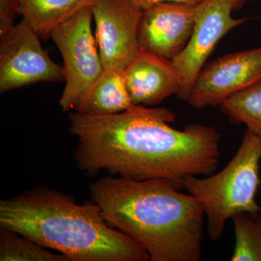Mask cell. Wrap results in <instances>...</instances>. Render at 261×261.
<instances>
[{"instance_id":"30bf717a","label":"cell","mask_w":261,"mask_h":261,"mask_svg":"<svg viewBox=\"0 0 261 261\" xmlns=\"http://www.w3.org/2000/svg\"><path fill=\"white\" fill-rule=\"evenodd\" d=\"M197 5L164 3L144 10L140 29V49L173 59L191 37Z\"/></svg>"},{"instance_id":"ba28073f","label":"cell","mask_w":261,"mask_h":261,"mask_svg":"<svg viewBox=\"0 0 261 261\" xmlns=\"http://www.w3.org/2000/svg\"><path fill=\"white\" fill-rule=\"evenodd\" d=\"M92 10L103 66L126 69L141 49L144 10L132 0H97Z\"/></svg>"},{"instance_id":"ac0fdd59","label":"cell","mask_w":261,"mask_h":261,"mask_svg":"<svg viewBox=\"0 0 261 261\" xmlns=\"http://www.w3.org/2000/svg\"><path fill=\"white\" fill-rule=\"evenodd\" d=\"M139 8L142 10H146L152 8L154 5L164 3H183L188 4L197 5L202 0H132Z\"/></svg>"},{"instance_id":"2e32d148","label":"cell","mask_w":261,"mask_h":261,"mask_svg":"<svg viewBox=\"0 0 261 261\" xmlns=\"http://www.w3.org/2000/svg\"><path fill=\"white\" fill-rule=\"evenodd\" d=\"M0 260L70 261L63 254L49 251L32 240L4 228L0 231Z\"/></svg>"},{"instance_id":"9a60e30c","label":"cell","mask_w":261,"mask_h":261,"mask_svg":"<svg viewBox=\"0 0 261 261\" xmlns=\"http://www.w3.org/2000/svg\"><path fill=\"white\" fill-rule=\"evenodd\" d=\"M235 245L231 261H261V212H243L231 218Z\"/></svg>"},{"instance_id":"8992f818","label":"cell","mask_w":261,"mask_h":261,"mask_svg":"<svg viewBox=\"0 0 261 261\" xmlns=\"http://www.w3.org/2000/svg\"><path fill=\"white\" fill-rule=\"evenodd\" d=\"M247 0H202L197 5L195 25L190 40L172 61L180 82L178 97L188 100L197 75L216 44L231 29L247 21L234 18L232 12Z\"/></svg>"},{"instance_id":"5b68a950","label":"cell","mask_w":261,"mask_h":261,"mask_svg":"<svg viewBox=\"0 0 261 261\" xmlns=\"http://www.w3.org/2000/svg\"><path fill=\"white\" fill-rule=\"evenodd\" d=\"M92 6L87 7L60 24L50 34L64 61L65 86L59 101L63 111H75L105 69L92 33Z\"/></svg>"},{"instance_id":"d6986e66","label":"cell","mask_w":261,"mask_h":261,"mask_svg":"<svg viewBox=\"0 0 261 261\" xmlns=\"http://www.w3.org/2000/svg\"><path fill=\"white\" fill-rule=\"evenodd\" d=\"M259 189H260V191H261V184H260V188H259Z\"/></svg>"},{"instance_id":"3957f363","label":"cell","mask_w":261,"mask_h":261,"mask_svg":"<svg viewBox=\"0 0 261 261\" xmlns=\"http://www.w3.org/2000/svg\"><path fill=\"white\" fill-rule=\"evenodd\" d=\"M0 227L10 230L70 261H147L138 242L112 227L94 202L80 205L44 187L0 201Z\"/></svg>"},{"instance_id":"6da1fadb","label":"cell","mask_w":261,"mask_h":261,"mask_svg":"<svg viewBox=\"0 0 261 261\" xmlns=\"http://www.w3.org/2000/svg\"><path fill=\"white\" fill-rule=\"evenodd\" d=\"M174 120L170 110L142 106L108 116L75 111L69 132L78 140L77 167L89 176L107 171L135 180L163 178L178 189L187 176L213 174L221 158L219 132L196 123L175 129L168 124Z\"/></svg>"},{"instance_id":"52a82bcc","label":"cell","mask_w":261,"mask_h":261,"mask_svg":"<svg viewBox=\"0 0 261 261\" xmlns=\"http://www.w3.org/2000/svg\"><path fill=\"white\" fill-rule=\"evenodd\" d=\"M40 36L22 19L0 36V92L65 81L64 67L44 51Z\"/></svg>"},{"instance_id":"4fadbf2b","label":"cell","mask_w":261,"mask_h":261,"mask_svg":"<svg viewBox=\"0 0 261 261\" xmlns=\"http://www.w3.org/2000/svg\"><path fill=\"white\" fill-rule=\"evenodd\" d=\"M18 15L41 38L50 37L57 27L78 13L92 6L97 0H18Z\"/></svg>"},{"instance_id":"5bb4252c","label":"cell","mask_w":261,"mask_h":261,"mask_svg":"<svg viewBox=\"0 0 261 261\" xmlns=\"http://www.w3.org/2000/svg\"><path fill=\"white\" fill-rule=\"evenodd\" d=\"M220 106L230 121L243 123L261 140V82L233 94Z\"/></svg>"},{"instance_id":"7a4b0ae2","label":"cell","mask_w":261,"mask_h":261,"mask_svg":"<svg viewBox=\"0 0 261 261\" xmlns=\"http://www.w3.org/2000/svg\"><path fill=\"white\" fill-rule=\"evenodd\" d=\"M89 192L108 224L138 242L150 260H200L203 209L172 182L106 176L92 183Z\"/></svg>"},{"instance_id":"7c38bea8","label":"cell","mask_w":261,"mask_h":261,"mask_svg":"<svg viewBox=\"0 0 261 261\" xmlns=\"http://www.w3.org/2000/svg\"><path fill=\"white\" fill-rule=\"evenodd\" d=\"M124 70L105 68L90 92L75 108V112L89 116H108L124 112L135 106L127 87Z\"/></svg>"},{"instance_id":"8fae6325","label":"cell","mask_w":261,"mask_h":261,"mask_svg":"<svg viewBox=\"0 0 261 261\" xmlns=\"http://www.w3.org/2000/svg\"><path fill=\"white\" fill-rule=\"evenodd\" d=\"M125 80L136 106H154L178 95L180 82L171 60L140 49L124 70Z\"/></svg>"},{"instance_id":"e0dca14e","label":"cell","mask_w":261,"mask_h":261,"mask_svg":"<svg viewBox=\"0 0 261 261\" xmlns=\"http://www.w3.org/2000/svg\"><path fill=\"white\" fill-rule=\"evenodd\" d=\"M18 14V0H0V36L11 29Z\"/></svg>"},{"instance_id":"9c48e42d","label":"cell","mask_w":261,"mask_h":261,"mask_svg":"<svg viewBox=\"0 0 261 261\" xmlns=\"http://www.w3.org/2000/svg\"><path fill=\"white\" fill-rule=\"evenodd\" d=\"M261 82V47L218 58L197 75L189 104L195 108L221 106L228 98Z\"/></svg>"},{"instance_id":"277c9868","label":"cell","mask_w":261,"mask_h":261,"mask_svg":"<svg viewBox=\"0 0 261 261\" xmlns=\"http://www.w3.org/2000/svg\"><path fill=\"white\" fill-rule=\"evenodd\" d=\"M261 140L245 132L241 145L226 167L206 178L187 176L181 186L196 197L207 218V232L217 241L225 224L234 215L261 212L255 196L260 188Z\"/></svg>"}]
</instances>
